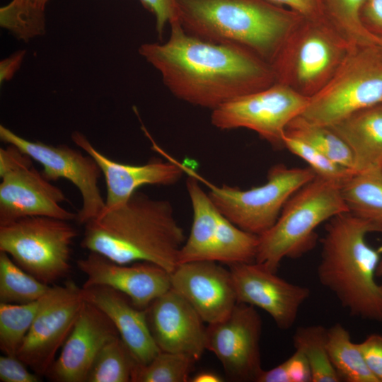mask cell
Here are the masks:
<instances>
[{
    "label": "cell",
    "mask_w": 382,
    "mask_h": 382,
    "mask_svg": "<svg viewBox=\"0 0 382 382\" xmlns=\"http://www.w3.org/2000/svg\"><path fill=\"white\" fill-rule=\"evenodd\" d=\"M165 42H145L139 54L177 98L212 110L276 82L271 64L241 46L212 42L171 23Z\"/></svg>",
    "instance_id": "6da1fadb"
},
{
    "label": "cell",
    "mask_w": 382,
    "mask_h": 382,
    "mask_svg": "<svg viewBox=\"0 0 382 382\" xmlns=\"http://www.w3.org/2000/svg\"><path fill=\"white\" fill-rule=\"evenodd\" d=\"M185 239L168 200L137 191L86 222L81 245L119 264L147 262L171 273Z\"/></svg>",
    "instance_id": "7a4b0ae2"
},
{
    "label": "cell",
    "mask_w": 382,
    "mask_h": 382,
    "mask_svg": "<svg viewBox=\"0 0 382 382\" xmlns=\"http://www.w3.org/2000/svg\"><path fill=\"white\" fill-rule=\"evenodd\" d=\"M179 23L188 34L246 48L270 64L303 19L268 0H176Z\"/></svg>",
    "instance_id": "3957f363"
},
{
    "label": "cell",
    "mask_w": 382,
    "mask_h": 382,
    "mask_svg": "<svg viewBox=\"0 0 382 382\" xmlns=\"http://www.w3.org/2000/svg\"><path fill=\"white\" fill-rule=\"evenodd\" d=\"M369 226L349 212L325 226L317 275L353 316L382 322V286L376 279L382 248L368 244Z\"/></svg>",
    "instance_id": "277c9868"
},
{
    "label": "cell",
    "mask_w": 382,
    "mask_h": 382,
    "mask_svg": "<svg viewBox=\"0 0 382 382\" xmlns=\"http://www.w3.org/2000/svg\"><path fill=\"white\" fill-rule=\"evenodd\" d=\"M341 185L316 175L296 190L275 224L259 236L255 262L277 272L284 258H299L311 250L317 243L316 228L324 221L349 212Z\"/></svg>",
    "instance_id": "5b68a950"
},
{
    "label": "cell",
    "mask_w": 382,
    "mask_h": 382,
    "mask_svg": "<svg viewBox=\"0 0 382 382\" xmlns=\"http://www.w3.org/2000/svg\"><path fill=\"white\" fill-rule=\"evenodd\" d=\"M357 45L328 16L303 18L270 62L275 83L310 98L327 84Z\"/></svg>",
    "instance_id": "8992f818"
},
{
    "label": "cell",
    "mask_w": 382,
    "mask_h": 382,
    "mask_svg": "<svg viewBox=\"0 0 382 382\" xmlns=\"http://www.w3.org/2000/svg\"><path fill=\"white\" fill-rule=\"evenodd\" d=\"M382 103V48L357 45L327 84L309 98L301 115L331 126L361 109Z\"/></svg>",
    "instance_id": "52a82bcc"
},
{
    "label": "cell",
    "mask_w": 382,
    "mask_h": 382,
    "mask_svg": "<svg viewBox=\"0 0 382 382\" xmlns=\"http://www.w3.org/2000/svg\"><path fill=\"white\" fill-rule=\"evenodd\" d=\"M77 236L69 221L50 216L23 217L0 224V252L50 285L69 273L71 245Z\"/></svg>",
    "instance_id": "ba28073f"
},
{
    "label": "cell",
    "mask_w": 382,
    "mask_h": 382,
    "mask_svg": "<svg viewBox=\"0 0 382 382\" xmlns=\"http://www.w3.org/2000/svg\"><path fill=\"white\" fill-rule=\"evenodd\" d=\"M185 170L189 174L186 187L193 216L178 265L213 261L230 266L255 262L259 236L241 229L227 219L202 188L196 173L186 167Z\"/></svg>",
    "instance_id": "9c48e42d"
},
{
    "label": "cell",
    "mask_w": 382,
    "mask_h": 382,
    "mask_svg": "<svg viewBox=\"0 0 382 382\" xmlns=\"http://www.w3.org/2000/svg\"><path fill=\"white\" fill-rule=\"evenodd\" d=\"M309 167L289 168L278 163L271 167L267 182L242 190L228 185L217 186L202 180L209 197L219 210L241 229L260 236L277 221L290 197L316 177Z\"/></svg>",
    "instance_id": "30bf717a"
},
{
    "label": "cell",
    "mask_w": 382,
    "mask_h": 382,
    "mask_svg": "<svg viewBox=\"0 0 382 382\" xmlns=\"http://www.w3.org/2000/svg\"><path fill=\"white\" fill-rule=\"evenodd\" d=\"M308 100L289 87L274 83L213 110L211 122L223 130L250 129L280 149L284 147L283 136L287 125L302 114Z\"/></svg>",
    "instance_id": "8fae6325"
},
{
    "label": "cell",
    "mask_w": 382,
    "mask_h": 382,
    "mask_svg": "<svg viewBox=\"0 0 382 382\" xmlns=\"http://www.w3.org/2000/svg\"><path fill=\"white\" fill-rule=\"evenodd\" d=\"M0 139L27 154L42 167V174L49 181L65 179L79 191L82 204L76 220L84 225L98 216L105 207L98 185L102 172L95 159L66 144L52 145L25 139L3 125H0Z\"/></svg>",
    "instance_id": "7c38bea8"
},
{
    "label": "cell",
    "mask_w": 382,
    "mask_h": 382,
    "mask_svg": "<svg viewBox=\"0 0 382 382\" xmlns=\"http://www.w3.org/2000/svg\"><path fill=\"white\" fill-rule=\"evenodd\" d=\"M83 303L81 287L74 282L51 286L40 299L17 357L35 374L46 376L71 333Z\"/></svg>",
    "instance_id": "4fadbf2b"
},
{
    "label": "cell",
    "mask_w": 382,
    "mask_h": 382,
    "mask_svg": "<svg viewBox=\"0 0 382 382\" xmlns=\"http://www.w3.org/2000/svg\"><path fill=\"white\" fill-rule=\"evenodd\" d=\"M262 322L255 307L237 303L224 320L208 324L206 349L214 354L233 381H257L261 366Z\"/></svg>",
    "instance_id": "5bb4252c"
},
{
    "label": "cell",
    "mask_w": 382,
    "mask_h": 382,
    "mask_svg": "<svg viewBox=\"0 0 382 382\" xmlns=\"http://www.w3.org/2000/svg\"><path fill=\"white\" fill-rule=\"evenodd\" d=\"M229 267L238 303L262 309L281 330L293 326L309 288L289 282L256 262Z\"/></svg>",
    "instance_id": "9a60e30c"
},
{
    "label": "cell",
    "mask_w": 382,
    "mask_h": 382,
    "mask_svg": "<svg viewBox=\"0 0 382 382\" xmlns=\"http://www.w3.org/2000/svg\"><path fill=\"white\" fill-rule=\"evenodd\" d=\"M76 265L86 277L82 287L112 288L125 294L134 306L142 310L171 289L170 273L147 262L119 264L89 252L76 261Z\"/></svg>",
    "instance_id": "2e32d148"
},
{
    "label": "cell",
    "mask_w": 382,
    "mask_h": 382,
    "mask_svg": "<svg viewBox=\"0 0 382 382\" xmlns=\"http://www.w3.org/2000/svg\"><path fill=\"white\" fill-rule=\"evenodd\" d=\"M170 282L171 289L208 324L226 318L238 303L230 270L216 262L178 264L170 273Z\"/></svg>",
    "instance_id": "e0dca14e"
},
{
    "label": "cell",
    "mask_w": 382,
    "mask_h": 382,
    "mask_svg": "<svg viewBox=\"0 0 382 382\" xmlns=\"http://www.w3.org/2000/svg\"><path fill=\"white\" fill-rule=\"evenodd\" d=\"M0 224L28 216L76 220V214L64 209L62 190L47 180L32 164L0 176Z\"/></svg>",
    "instance_id": "ac0fdd59"
},
{
    "label": "cell",
    "mask_w": 382,
    "mask_h": 382,
    "mask_svg": "<svg viewBox=\"0 0 382 382\" xmlns=\"http://www.w3.org/2000/svg\"><path fill=\"white\" fill-rule=\"evenodd\" d=\"M154 340L163 352L187 354L196 361L206 349L204 321L195 308L170 289L145 309Z\"/></svg>",
    "instance_id": "d6986e66"
},
{
    "label": "cell",
    "mask_w": 382,
    "mask_h": 382,
    "mask_svg": "<svg viewBox=\"0 0 382 382\" xmlns=\"http://www.w3.org/2000/svg\"><path fill=\"white\" fill-rule=\"evenodd\" d=\"M120 336L110 319L86 302L46 376L54 382H86L90 368L103 345Z\"/></svg>",
    "instance_id": "ffe728a7"
},
{
    "label": "cell",
    "mask_w": 382,
    "mask_h": 382,
    "mask_svg": "<svg viewBox=\"0 0 382 382\" xmlns=\"http://www.w3.org/2000/svg\"><path fill=\"white\" fill-rule=\"evenodd\" d=\"M71 138L99 166L106 184V208L124 203L141 187L173 185L185 173L184 166L170 157H168L166 161L155 159L141 165L125 164L113 161L102 154L79 131L73 132Z\"/></svg>",
    "instance_id": "44dd1931"
},
{
    "label": "cell",
    "mask_w": 382,
    "mask_h": 382,
    "mask_svg": "<svg viewBox=\"0 0 382 382\" xmlns=\"http://www.w3.org/2000/svg\"><path fill=\"white\" fill-rule=\"evenodd\" d=\"M81 290L83 300L110 319L139 365L148 364L161 352L150 332L146 311L134 306L128 296L106 286Z\"/></svg>",
    "instance_id": "7402d4cb"
},
{
    "label": "cell",
    "mask_w": 382,
    "mask_h": 382,
    "mask_svg": "<svg viewBox=\"0 0 382 382\" xmlns=\"http://www.w3.org/2000/svg\"><path fill=\"white\" fill-rule=\"evenodd\" d=\"M328 127L350 149L354 173L382 169V103L356 111Z\"/></svg>",
    "instance_id": "603a6c76"
},
{
    "label": "cell",
    "mask_w": 382,
    "mask_h": 382,
    "mask_svg": "<svg viewBox=\"0 0 382 382\" xmlns=\"http://www.w3.org/2000/svg\"><path fill=\"white\" fill-rule=\"evenodd\" d=\"M341 192L349 212L382 234V169L353 173Z\"/></svg>",
    "instance_id": "cb8c5ba5"
},
{
    "label": "cell",
    "mask_w": 382,
    "mask_h": 382,
    "mask_svg": "<svg viewBox=\"0 0 382 382\" xmlns=\"http://www.w3.org/2000/svg\"><path fill=\"white\" fill-rule=\"evenodd\" d=\"M327 347L331 363L341 381L378 382L366 366L358 343L337 323L328 328Z\"/></svg>",
    "instance_id": "d4e9b609"
},
{
    "label": "cell",
    "mask_w": 382,
    "mask_h": 382,
    "mask_svg": "<svg viewBox=\"0 0 382 382\" xmlns=\"http://www.w3.org/2000/svg\"><path fill=\"white\" fill-rule=\"evenodd\" d=\"M285 134L310 144L336 163L354 172L350 149L330 127L310 122L299 115L289 123Z\"/></svg>",
    "instance_id": "484cf974"
},
{
    "label": "cell",
    "mask_w": 382,
    "mask_h": 382,
    "mask_svg": "<svg viewBox=\"0 0 382 382\" xmlns=\"http://www.w3.org/2000/svg\"><path fill=\"white\" fill-rule=\"evenodd\" d=\"M328 328L320 325L298 328L293 336L295 350L306 358L311 371V382H340L327 347Z\"/></svg>",
    "instance_id": "4316f807"
},
{
    "label": "cell",
    "mask_w": 382,
    "mask_h": 382,
    "mask_svg": "<svg viewBox=\"0 0 382 382\" xmlns=\"http://www.w3.org/2000/svg\"><path fill=\"white\" fill-rule=\"evenodd\" d=\"M50 287L23 270L8 254L0 252V303L25 304L37 301Z\"/></svg>",
    "instance_id": "83f0119b"
},
{
    "label": "cell",
    "mask_w": 382,
    "mask_h": 382,
    "mask_svg": "<svg viewBox=\"0 0 382 382\" xmlns=\"http://www.w3.org/2000/svg\"><path fill=\"white\" fill-rule=\"evenodd\" d=\"M138 365L120 336L100 349L88 373L86 382H132Z\"/></svg>",
    "instance_id": "f1b7e54d"
},
{
    "label": "cell",
    "mask_w": 382,
    "mask_h": 382,
    "mask_svg": "<svg viewBox=\"0 0 382 382\" xmlns=\"http://www.w3.org/2000/svg\"><path fill=\"white\" fill-rule=\"evenodd\" d=\"M45 8L28 0H11L0 8V26L24 42L46 32Z\"/></svg>",
    "instance_id": "f546056e"
},
{
    "label": "cell",
    "mask_w": 382,
    "mask_h": 382,
    "mask_svg": "<svg viewBox=\"0 0 382 382\" xmlns=\"http://www.w3.org/2000/svg\"><path fill=\"white\" fill-rule=\"evenodd\" d=\"M40 301L0 303V349L5 355H17L35 318Z\"/></svg>",
    "instance_id": "4dcf8cb0"
},
{
    "label": "cell",
    "mask_w": 382,
    "mask_h": 382,
    "mask_svg": "<svg viewBox=\"0 0 382 382\" xmlns=\"http://www.w3.org/2000/svg\"><path fill=\"white\" fill-rule=\"evenodd\" d=\"M196 362L187 354L161 351L148 364L137 366L132 382H187Z\"/></svg>",
    "instance_id": "1f68e13d"
},
{
    "label": "cell",
    "mask_w": 382,
    "mask_h": 382,
    "mask_svg": "<svg viewBox=\"0 0 382 382\" xmlns=\"http://www.w3.org/2000/svg\"><path fill=\"white\" fill-rule=\"evenodd\" d=\"M366 0H323L328 16L357 45L377 43L363 25L361 13Z\"/></svg>",
    "instance_id": "d6a6232c"
},
{
    "label": "cell",
    "mask_w": 382,
    "mask_h": 382,
    "mask_svg": "<svg viewBox=\"0 0 382 382\" xmlns=\"http://www.w3.org/2000/svg\"><path fill=\"white\" fill-rule=\"evenodd\" d=\"M283 146L308 164L317 175L342 183L354 172L326 156L310 144L284 133Z\"/></svg>",
    "instance_id": "836d02e7"
},
{
    "label": "cell",
    "mask_w": 382,
    "mask_h": 382,
    "mask_svg": "<svg viewBox=\"0 0 382 382\" xmlns=\"http://www.w3.org/2000/svg\"><path fill=\"white\" fill-rule=\"evenodd\" d=\"M40 376L31 372L16 356L4 355L0 357L1 382H39Z\"/></svg>",
    "instance_id": "e575fe53"
},
{
    "label": "cell",
    "mask_w": 382,
    "mask_h": 382,
    "mask_svg": "<svg viewBox=\"0 0 382 382\" xmlns=\"http://www.w3.org/2000/svg\"><path fill=\"white\" fill-rule=\"evenodd\" d=\"M142 6L155 17L156 30L162 37L165 26L179 21L176 0H139Z\"/></svg>",
    "instance_id": "d590c367"
},
{
    "label": "cell",
    "mask_w": 382,
    "mask_h": 382,
    "mask_svg": "<svg viewBox=\"0 0 382 382\" xmlns=\"http://www.w3.org/2000/svg\"><path fill=\"white\" fill-rule=\"evenodd\" d=\"M358 345L369 369L382 382V335L371 334Z\"/></svg>",
    "instance_id": "8d00e7d4"
},
{
    "label": "cell",
    "mask_w": 382,
    "mask_h": 382,
    "mask_svg": "<svg viewBox=\"0 0 382 382\" xmlns=\"http://www.w3.org/2000/svg\"><path fill=\"white\" fill-rule=\"evenodd\" d=\"M286 7L304 18H320L328 16L323 0H268Z\"/></svg>",
    "instance_id": "74e56055"
},
{
    "label": "cell",
    "mask_w": 382,
    "mask_h": 382,
    "mask_svg": "<svg viewBox=\"0 0 382 382\" xmlns=\"http://www.w3.org/2000/svg\"><path fill=\"white\" fill-rule=\"evenodd\" d=\"M361 21L364 28L373 35L382 38V0H366Z\"/></svg>",
    "instance_id": "f35d334b"
},
{
    "label": "cell",
    "mask_w": 382,
    "mask_h": 382,
    "mask_svg": "<svg viewBox=\"0 0 382 382\" xmlns=\"http://www.w3.org/2000/svg\"><path fill=\"white\" fill-rule=\"evenodd\" d=\"M0 149V176L22 166L33 163V159L19 148L7 144Z\"/></svg>",
    "instance_id": "ab89813d"
},
{
    "label": "cell",
    "mask_w": 382,
    "mask_h": 382,
    "mask_svg": "<svg viewBox=\"0 0 382 382\" xmlns=\"http://www.w3.org/2000/svg\"><path fill=\"white\" fill-rule=\"evenodd\" d=\"M290 382H311L312 376L309 364L305 356L299 351L285 360Z\"/></svg>",
    "instance_id": "60d3db41"
},
{
    "label": "cell",
    "mask_w": 382,
    "mask_h": 382,
    "mask_svg": "<svg viewBox=\"0 0 382 382\" xmlns=\"http://www.w3.org/2000/svg\"><path fill=\"white\" fill-rule=\"evenodd\" d=\"M26 55L25 50H20L0 62V84L9 81L21 68Z\"/></svg>",
    "instance_id": "b9f144b4"
},
{
    "label": "cell",
    "mask_w": 382,
    "mask_h": 382,
    "mask_svg": "<svg viewBox=\"0 0 382 382\" xmlns=\"http://www.w3.org/2000/svg\"><path fill=\"white\" fill-rule=\"evenodd\" d=\"M256 382H290L285 361L270 370H262Z\"/></svg>",
    "instance_id": "7bdbcfd3"
},
{
    "label": "cell",
    "mask_w": 382,
    "mask_h": 382,
    "mask_svg": "<svg viewBox=\"0 0 382 382\" xmlns=\"http://www.w3.org/2000/svg\"><path fill=\"white\" fill-rule=\"evenodd\" d=\"M190 380L191 382H221L223 378L217 374L209 371H202L194 375Z\"/></svg>",
    "instance_id": "ee69618b"
},
{
    "label": "cell",
    "mask_w": 382,
    "mask_h": 382,
    "mask_svg": "<svg viewBox=\"0 0 382 382\" xmlns=\"http://www.w3.org/2000/svg\"><path fill=\"white\" fill-rule=\"evenodd\" d=\"M28 1L45 9V7L50 0H28Z\"/></svg>",
    "instance_id": "f6af8a7d"
},
{
    "label": "cell",
    "mask_w": 382,
    "mask_h": 382,
    "mask_svg": "<svg viewBox=\"0 0 382 382\" xmlns=\"http://www.w3.org/2000/svg\"><path fill=\"white\" fill-rule=\"evenodd\" d=\"M376 277H379L382 280V254L376 270ZM382 286V282L381 283Z\"/></svg>",
    "instance_id": "bcb514c9"
},
{
    "label": "cell",
    "mask_w": 382,
    "mask_h": 382,
    "mask_svg": "<svg viewBox=\"0 0 382 382\" xmlns=\"http://www.w3.org/2000/svg\"><path fill=\"white\" fill-rule=\"evenodd\" d=\"M377 44L382 48V38H378Z\"/></svg>",
    "instance_id": "7dc6e473"
}]
</instances>
